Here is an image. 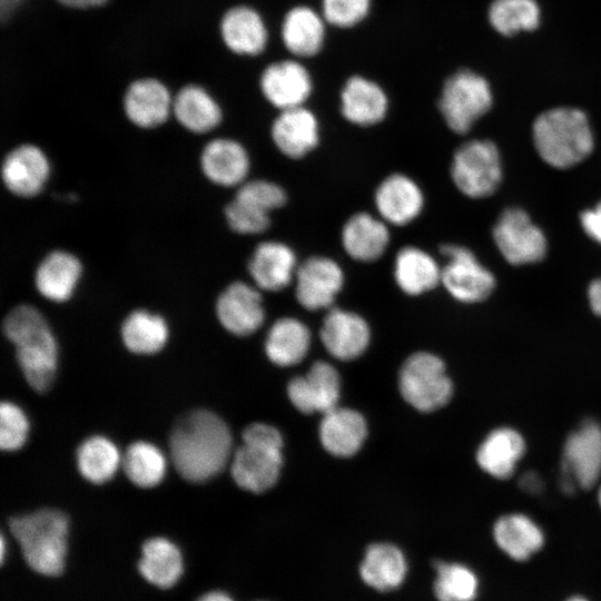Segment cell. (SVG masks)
<instances>
[{
    "label": "cell",
    "mask_w": 601,
    "mask_h": 601,
    "mask_svg": "<svg viewBox=\"0 0 601 601\" xmlns=\"http://www.w3.org/2000/svg\"><path fill=\"white\" fill-rule=\"evenodd\" d=\"M224 214L229 228L242 235L264 233L270 225L269 213L237 197L227 204Z\"/></svg>",
    "instance_id": "41"
},
{
    "label": "cell",
    "mask_w": 601,
    "mask_h": 601,
    "mask_svg": "<svg viewBox=\"0 0 601 601\" xmlns=\"http://www.w3.org/2000/svg\"><path fill=\"white\" fill-rule=\"evenodd\" d=\"M293 405L303 413H327L339 398V376L326 362H316L304 376L293 378L287 386Z\"/></svg>",
    "instance_id": "20"
},
{
    "label": "cell",
    "mask_w": 601,
    "mask_h": 601,
    "mask_svg": "<svg viewBox=\"0 0 601 601\" xmlns=\"http://www.w3.org/2000/svg\"><path fill=\"white\" fill-rule=\"evenodd\" d=\"M200 168L208 180L223 187L240 186L246 181L250 159L245 147L231 138H215L204 147Z\"/></svg>",
    "instance_id": "25"
},
{
    "label": "cell",
    "mask_w": 601,
    "mask_h": 601,
    "mask_svg": "<svg viewBox=\"0 0 601 601\" xmlns=\"http://www.w3.org/2000/svg\"><path fill=\"white\" fill-rule=\"evenodd\" d=\"M173 100L174 93L166 80L155 75H141L127 82L121 104L131 125L154 129L173 116Z\"/></svg>",
    "instance_id": "11"
},
{
    "label": "cell",
    "mask_w": 601,
    "mask_h": 601,
    "mask_svg": "<svg viewBox=\"0 0 601 601\" xmlns=\"http://www.w3.org/2000/svg\"><path fill=\"white\" fill-rule=\"evenodd\" d=\"M492 236L501 255L512 265L538 263L548 252L544 233L521 208L513 207L502 211Z\"/></svg>",
    "instance_id": "10"
},
{
    "label": "cell",
    "mask_w": 601,
    "mask_h": 601,
    "mask_svg": "<svg viewBox=\"0 0 601 601\" xmlns=\"http://www.w3.org/2000/svg\"><path fill=\"white\" fill-rule=\"evenodd\" d=\"M493 95L485 78L462 69L450 76L443 86L439 109L455 134H466L492 107Z\"/></svg>",
    "instance_id": "6"
},
{
    "label": "cell",
    "mask_w": 601,
    "mask_h": 601,
    "mask_svg": "<svg viewBox=\"0 0 601 601\" xmlns=\"http://www.w3.org/2000/svg\"><path fill=\"white\" fill-rule=\"evenodd\" d=\"M195 601H236L227 591L221 589H211L197 597Z\"/></svg>",
    "instance_id": "48"
},
{
    "label": "cell",
    "mask_w": 601,
    "mask_h": 601,
    "mask_svg": "<svg viewBox=\"0 0 601 601\" xmlns=\"http://www.w3.org/2000/svg\"><path fill=\"white\" fill-rule=\"evenodd\" d=\"M400 390L405 401L422 412L444 406L453 393L443 362L430 353L407 358L400 373Z\"/></svg>",
    "instance_id": "8"
},
{
    "label": "cell",
    "mask_w": 601,
    "mask_h": 601,
    "mask_svg": "<svg viewBox=\"0 0 601 601\" xmlns=\"http://www.w3.org/2000/svg\"><path fill=\"white\" fill-rule=\"evenodd\" d=\"M173 117L186 130L201 135L220 125L223 110L205 85L188 81L174 93Z\"/></svg>",
    "instance_id": "23"
},
{
    "label": "cell",
    "mask_w": 601,
    "mask_h": 601,
    "mask_svg": "<svg viewBox=\"0 0 601 601\" xmlns=\"http://www.w3.org/2000/svg\"><path fill=\"white\" fill-rule=\"evenodd\" d=\"M364 417L351 408L335 407L324 414L319 426L323 446L333 455H354L366 437Z\"/></svg>",
    "instance_id": "30"
},
{
    "label": "cell",
    "mask_w": 601,
    "mask_h": 601,
    "mask_svg": "<svg viewBox=\"0 0 601 601\" xmlns=\"http://www.w3.org/2000/svg\"><path fill=\"white\" fill-rule=\"evenodd\" d=\"M122 466L134 484L139 487H152L162 481L167 461L155 444L138 441L128 446L122 459Z\"/></svg>",
    "instance_id": "38"
},
{
    "label": "cell",
    "mask_w": 601,
    "mask_h": 601,
    "mask_svg": "<svg viewBox=\"0 0 601 601\" xmlns=\"http://www.w3.org/2000/svg\"><path fill=\"white\" fill-rule=\"evenodd\" d=\"M434 593L439 601H473L479 589L475 573L457 562H436Z\"/></svg>",
    "instance_id": "40"
},
{
    "label": "cell",
    "mask_w": 601,
    "mask_h": 601,
    "mask_svg": "<svg viewBox=\"0 0 601 601\" xmlns=\"http://www.w3.org/2000/svg\"><path fill=\"white\" fill-rule=\"evenodd\" d=\"M385 91L361 76L347 79L341 91V112L351 124L367 127L381 122L387 112Z\"/></svg>",
    "instance_id": "28"
},
{
    "label": "cell",
    "mask_w": 601,
    "mask_h": 601,
    "mask_svg": "<svg viewBox=\"0 0 601 601\" xmlns=\"http://www.w3.org/2000/svg\"><path fill=\"white\" fill-rule=\"evenodd\" d=\"M583 231L594 242L601 244V200L591 209L580 215Z\"/></svg>",
    "instance_id": "45"
},
{
    "label": "cell",
    "mask_w": 601,
    "mask_h": 601,
    "mask_svg": "<svg viewBox=\"0 0 601 601\" xmlns=\"http://www.w3.org/2000/svg\"><path fill=\"white\" fill-rule=\"evenodd\" d=\"M407 563L403 552L391 543H374L359 565L362 580L377 591L398 588L405 579Z\"/></svg>",
    "instance_id": "31"
},
{
    "label": "cell",
    "mask_w": 601,
    "mask_h": 601,
    "mask_svg": "<svg viewBox=\"0 0 601 601\" xmlns=\"http://www.w3.org/2000/svg\"><path fill=\"white\" fill-rule=\"evenodd\" d=\"M120 462L118 447L109 439L100 435L88 437L77 451L80 474L95 484L109 481L117 472Z\"/></svg>",
    "instance_id": "37"
},
{
    "label": "cell",
    "mask_w": 601,
    "mask_h": 601,
    "mask_svg": "<svg viewBox=\"0 0 601 601\" xmlns=\"http://www.w3.org/2000/svg\"><path fill=\"white\" fill-rule=\"evenodd\" d=\"M49 176L50 164L46 154L32 144H22L11 149L1 165L4 187L18 197L37 196Z\"/></svg>",
    "instance_id": "16"
},
{
    "label": "cell",
    "mask_w": 601,
    "mask_h": 601,
    "mask_svg": "<svg viewBox=\"0 0 601 601\" xmlns=\"http://www.w3.org/2000/svg\"><path fill=\"white\" fill-rule=\"evenodd\" d=\"M370 337L366 321L356 313L341 308H331L321 327L325 348L343 361L358 357L366 349Z\"/></svg>",
    "instance_id": "24"
},
{
    "label": "cell",
    "mask_w": 601,
    "mask_h": 601,
    "mask_svg": "<svg viewBox=\"0 0 601 601\" xmlns=\"http://www.w3.org/2000/svg\"><path fill=\"white\" fill-rule=\"evenodd\" d=\"M295 252L285 243H259L250 255L248 273L262 290L279 292L289 286L298 267Z\"/></svg>",
    "instance_id": "21"
},
{
    "label": "cell",
    "mask_w": 601,
    "mask_h": 601,
    "mask_svg": "<svg viewBox=\"0 0 601 601\" xmlns=\"http://www.w3.org/2000/svg\"><path fill=\"white\" fill-rule=\"evenodd\" d=\"M260 90L266 100L279 110L304 106L313 83L307 69L294 60L267 66L260 75Z\"/></svg>",
    "instance_id": "18"
},
{
    "label": "cell",
    "mask_w": 601,
    "mask_h": 601,
    "mask_svg": "<svg viewBox=\"0 0 601 601\" xmlns=\"http://www.w3.org/2000/svg\"><path fill=\"white\" fill-rule=\"evenodd\" d=\"M378 216L390 225L404 226L415 220L424 207V195L411 177L395 173L385 177L374 196Z\"/></svg>",
    "instance_id": "19"
},
{
    "label": "cell",
    "mask_w": 601,
    "mask_h": 601,
    "mask_svg": "<svg viewBox=\"0 0 601 601\" xmlns=\"http://www.w3.org/2000/svg\"><path fill=\"white\" fill-rule=\"evenodd\" d=\"M493 536L497 546L516 561L528 560L544 542L538 524L518 513L501 516L494 524Z\"/></svg>",
    "instance_id": "33"
},
{
    "label": "cell",
    "mask_w": 601,
    "mask_h": 601,
    "mask_svg": "<svg viewBox=\"0 0 601 601\" xmlns=\"http://www.w3.org/2000/svg\"><path fill=\"white\" fill-rule=\"evenodd\" d=\"M82 275V265L77 256L67 250H52L39 263L35 285L39 294L57 303L73 295Z\"/></svg>",
    "instance_id": "27"
},
{
    "label": "cell",
    "mask_w": 601,
    "mask_h": 601,
    "mask_svg": "<svg viewBox=\"0 0 601 601\" xmlns=\"http://www.w3.org/2000/svg\"><path fill=\"white\" fill-rule=\"evenodd\" d=\"M446 263L442 266L441 284L446 292L462 303L486 299L495 288L494 275L485 268L469 248L445 244L441 247Z\"/></svg>",
    "instance_id": "9"
},
{
    "label": "cell",
    "mask_w": 601,
    "mask_h": 601,
    "mask_svg": "<svg viewBox=\"0 0 601 601\" xmlns=\"http://www.w3.org/2000/svg\"><path fill=\"white\" fill-rule=\"evenodd\" d=\"M324 19L336 27L348 28L368 13L371 0H323Z\"/></svg>",
    "instance_id": "44"
},
{
    "label": "cell",
    "mask_w": 601,
    "mask_h": 601,
    "mask_svg": "<svg viewBox=\"0 0 601 601\" xmlns=\"http://www.w3.org/2000/svg\"><path fill=\"white\" fill-rule=\"evenodd\" d=\"M341 265L331 257L311 256L298 264L294 285L299 305L308 311L329 308L344 286Z\"/></svg>",
    "instance_id": "12"
},
{
    "label": "cell",
    "mask_w": 601,
    "mask_h": 601,
    "mask_svg": "<svg viewBox=\"0 0 601 601\" xmlns=\"http://www.w3.org/2000/svg\"><path fill=\"white\" fill-rule=\"evenodd\" d=\"M29 432L24 412L11 402L0 407V446L3 451H16L23 446Z\"/></svg>",
    "instance_id": "43"
},
{
    "label": "cell",
    "mask_w": 601,
    "mask_h": 601,
    "mask_svg": "<svg viewBox=\"0 0 601 601\" xmlns=\"http://www.w3.org/2000/svg\"><path fill=\"white\" fill-rule=\"evenodd\" d=\"M169 329L166 321L158 314L146 309L131 312L121 325L125 346L136 354H154L167 343Z\"/></svg>",
    "instance_id": "36"
},
{
    "label": "cell",
    "mask_w": 601,
    "mask_h": 601,
    "mask_svg": "<svg viewBox=\"0 0 601 601\" xmlns=\"http://www.w3.org/2000/svg\"><path fill=\"white\" fill-rule=\"evenodd\" d=\"M185 556L180 545L166 535L146 538L139 545L136 568L151 587L169 590L185 573Z\"/></svg>",
    "instance_id": "14"
},
{
    "label": "cell",
    "mask_w": 601,
    "mask_h": 601,
    "mask_svg": "<svg viewBox=\"0 0 601 601\" xmlns=\"http://www.w3.org/2000/svg\"><path fill=\"white\" fill-rule=\"evenodd\" d=\"M532 137L541 159L558 169L578 165L594 148L589 119L577 108L558 107L540 114L533 122Z\"/></svg>",
    "instance_id": "4"
},
{
    "label": "cell",
    "mask_w": 601,
    "mask_h": 601,
    "mask_svg": "<svg viewBox=\"0 0 601 601\" xmlns=\"http://www.w3.org/2000/svg\"><path fill=\"white\" fill-rule=\"evenodd\" d=\"M491 26L503 36L535 29L540 8L535 0H494L489 8Z\"/></svg>",
    "instance_id": "39"
},
{
    "label": "cell",
    "mask_w": 601,
    "mask_h": 601,
    "mask_svg": "<svg viewBox=\"0 0 601 601\" xmlns=\"http://www.w3.org/2000/svg\"><path fill=\"white\" fill-rule=\"evenodd\" d=\"M380 216L355 213L343 225L341 242L345 253L354 260L373 263L381 258L390 244V230Z\"/></svg>",
    "instance_id": "26"
},
{
    "label": "cell",
    "mask_w": 601,
    "mask_h": 601,
    "mask_svg": "<svg viewBox=\"0 0 601 601\" xmlns=\"http://www.w3.org/2000/svg\"><path fill=\"white\" fill-rule=\"evenodd\" d=\"M235 197L250 203L269 213L286 205L287 194L282 186L265 179L246 180Z\"/></svg>",
    "instance_id": "42"
},
{
    "label": "cell",
    "mask_w": 601,
    "mask_h": 601,
    "mask_svg": "<svg viewBox=\"0 0 601 601\" xmlns=\"http://www.w3.org/2000/svg\"><path fill=\"white\" fill-rule=\"evenodd\" d=\"M525 451L523 437L509 427L491 432L482 442L476 460L482 470L496 479L510 477Z\"/></svg>",
    "instance_id": "32"
},
{
    "label": "cell",
    "mask_w": 601,
    "mask_h": 601,
    "mask_svg": "<svg viewBox=\"0 0 601 601\" xmlns=\"http://www.w3.org/2000/svg\"><path fill=\"white\" fill-rule=\"evenodd\" d=\"M442 267L432 255L416 246L398 249L394 259V280L410 296H418L441 284Z\"/></svg>",
    "instance_id": "29"
},
{
    "label": "cell",
    "mask_w": 601,
    "mask_h": 601,
    "mask_svg": "<svg viewBox=\"0 0 601 601\" xmlns=\"http://www.w3.org/2000/svg\"><path fill=\"white\" fill-rule=\"evenodd\" d=\"M216 315L231 334L246 336L256 332L265 319L259 288L240 280L230 283L216 300Z\"/></svg>",
    "instance_id": "15"
},
{
    "label": "cell",
    "mask_w": 601,
    "mask_h": 601,
    "mask_svg": "<svg viewBox=\"0 0 601 601\" xmlns=\"http://www.w3.org/2000/svg\"><path fill=\"white\" fill-rule=\"evenodd\" d=\"M599 503H600V505H601V487H600V490H599Z\"/></svg>",
    "instance_id": "50"
},
{
    "label": "cell",
    "mask_w": 601,
    "mask_h": 601,
    "mask_svg": "<svg viewBox=\"0 0 601 601\" xmlns=\"http://www.w3.org/2000/svg\"><path fill=\"white\" fill-rule=\"evenodd\" d=\"M324 20L308 7L292 8L285 16L282 26V38L285 47L298 57L316 55L324 42Z\"/></svg>",
    "instance_id": "34"
},
{
    "label": "cell",
    "mask_w": 601,
    "mask_h": 601,
    "mask_svg": "<svg viewBox=\"0 0 601 601\" xmlns=\"http://www.w3.org/2000/svg\"><path fill=\"white\" fill-rule=\"evenodd\" d=\"M588 298L591 309L601 316V277L592 280L588 287Z\"/></svg>",
    "instance_id": "47"
},
{
    "label": "cell",
    "mask_w": 601,
    "mask_h": 601,
    "mask_svg": "<svg viewBox=\"0 0 601 601\" xmlns=\"http://www.w3.org/2000/svg\"><path fill=\"white\" fill-rule=\"evenodd\" d=\"M231 434L215 413L196 410L178 420L170 437V457L177 472L189 482L217 475L231 455Z\"/></svg>",
    "instance_id": "1"
},
{
    "label": "cell",
    "mask_w": 601,
    "mask_h": 601,
    "mask_svg": "<svg viewBox=\"0 0 601 601\" xmlns=\"http://www.w3.org/2000/svg\"><path fill=\"white\" fill-rule=\"evenodd\" d=\"M217 30L225 48L237 56L260 55L268 39L262 16L246 4L227 8L218 20Z\"/></svg>",
    "instance_id": "17"
},
{
    "label": "cell",
    "mask_w": 601,
    "mask_h": 601,
    "mask_svg": "<svg viewBox=\"0 0 601 601\" xmlns=\"http://www.w3.org/2000/svg\"><path fill=\"white\" fill-rule=\"evenodd\" d=\"M9 533L26 566L56 578L65 572L70 550V520L57 509H39L8 520Z\"/></svg>",
    "instance_id": "2"
},
{
    "label": "cell",
    "mask_w": 601,
    "mask_h": 601,
    "mask_svg": "<svg viewBox=\"0 0 601 601\" xmlns=\"http://www.w3.org/2000/svg\"><path fill=\"white\" fill-rule=\"evenodd\" d=\"M566 601H588V600L583 597L574 595V597L569 598Z\"/></svg>",
    "instance_id": "49"
},
{
    "label": "cell",
    "mask_w": 601,
    "mask_h": 601,
    "mask_svg": "<svg viewBox=\"0 0 601 601\" xmlns=\"http://www.w3.org/2000/svg\"><path fill=\"white\" fill-rule=\"evenodd\" d=\"M283 439L270 425L255 423L243 433V445L231 459L234 481L246 491L260 493L272 487L280 473Z\"/></svg>",
    "instance_id": "5"
},
{
    "label": "cell",
    "mask_w": 601,
    "mask_h": 601,
    "mask_svg": "<svg viewBox=\"0 0 601 601\" xmlns=\"http://www.w3.org/2000/svg\"><path fill=\"white\" fill-rule=\"evenodd\" d=\"M2 331L16 347L28 384L37 392L47 391L57 371L58 345L43 315L31 305H18L6 315Z\"/></svg>",
    "instance_id": "3"
},
{
    "label": "cell",
    "mask_w": 601,
    "mask_h": 601,
    "mask_svg": "<svg viewBox=\"0 0 601 601\" xmlns=\"http://www.w3.org/2000/svg\"><path fill=\"white\" fill-rule=\"evenodd\" d=\"M309 344L311 334L307 326L294 317H283L269 328L265 351L273 363L290 366L305 357Z\"/></svg>",
    "instance_id": "35"
},
{
    "label": "cell",
    "mask_w": 601,
    "mask_h": 601,
    "mask_svg": "<svg viewBox=\"0 0 601 601\" xmlns=\"http://www.w3.org/2000/svg\"><path fill=\"white\" fill-rule=\"evenodd\" d=\"M276 148L290 159L305 157L319 142L316 116L304 106L280 110L270 128Z\"/></svg>",
    "instance_id": "22"
},
{
    "label": "cell",
    "mask_w": 601,
    "mask_h": 601,
    "mask_svg": "<svg viewBox=\"0 0 601 601\" xmlns=\"http://www.w3.org/2000/svg\"><path fill=\"white\" fill-rule=\"evenodd\" d=\"M111 0H52L57 6L70 11H93L105 8Z\"/></svg>",
    "instance_id": "46"
},
{
    "label": "cell",
    "mask_w": 601,
    "mask_h": 601,
    "mask_svg": "<svg viewBox=\"0 0 601 601\" xmlns=\"http://www.w3.org/2000/svg\"><path fill=\"white\" fill-rule=\"evenodd\" d=\"M503 177L500 151L491 140H470L453 154L451 178L466 197L481 199L499 188Z\"/></svg>",
    "instance_id": "7"
},
{
    "label": "cell",
    "mask_w": 601,
    "mask_h": 601,
    "mask_svg": "<svg viewBox=\"0 0 601 601\" xmlns=\"http://www.w3.org/2000/svg\"><path fill=\"white\" fill-rule=\"evenodd\" d=\"M566 489L574 485L592 487L601 475V426L593 421L584 422L570 434L562 457Z\"/></svg>",
    "instance_id": "13"
}]
</instances>
